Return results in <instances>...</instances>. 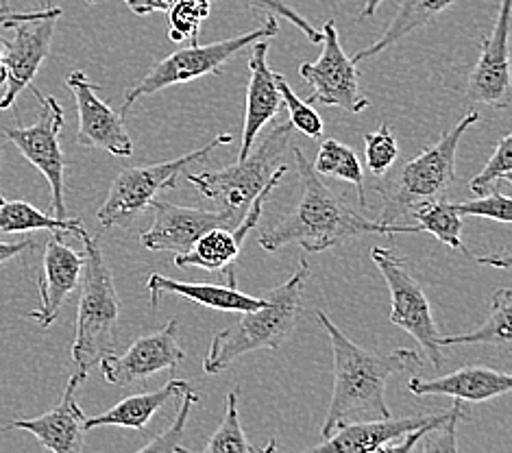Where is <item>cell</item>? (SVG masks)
I'll use <instances>...</instances> for the list:
<instances>
[{
  "mask_svg": "<svg viewBox=\"0 0 512 453\" xmlns=\"http://www.w3.org/2000/svg\"><path fill=\"white\" fill-rule=\"evenodd\" d=\"M382 3H384V0H364V5H362V11H360L358 20L373 18V16H375V11L380 9V5H382Z\"/></svg>",
  "mask_w": 512,
  "mask_h": 453,
  "instance_id": "obj_43",
  "label": "cell"
},
{
  "mask_svg": "<svg viewBox=\"0 0 512 453\" xmlns=\"http://www.w3.org/2000/svg\"><path fill=\"white\" fill-rule=\"evenodd\" d=\"M471 412L458 403L456 412L445 423L425 427L423 436L417 440L410 453H460L458 451V423L469 421Z\"/></svg>",
  "mask_w": 512,
  "mask_h": 453,
  "instance_id": "obj_32",
  "label": "cell"
},
{
  "mask_svg": "<svg viewBox=\"0 0 512 453\" xmlns=\"http://www.w3.org/2000/svg\"><path fill=\"white\" fill-rule=\"evenodd\" d=\"M66 85L77 103V144L114 157H131L133 142L125 129V118L101 99L99 85L92 83L81 70H72L66 77Z\"/></svg>",
  "mask_w": 512,
  "mask_h": 453,
  "instance_id": "obj_14",
  "label": "cell"
},
{
  "mask_svg": "<svg viewBox=\"0 0 512 453\" xmlns=\"http://www.w3.org/2000/svg\"><path fill=\"white\" fill-rule=\"evenodd\" d=\"M85 3H90V5H94V3H99V0H85Z\"/></svg>",
  "mask_w": 512,
  "mask_h": 453,
  "instance_id": "obj_47",
  "label": "cell"
},
{
  "mask_svg": "<svg viewBox=\"0 0 512 453\" xmlns=\"http://www.w3.org/2000/svg\"><path fill=\"white\" fill-rule=\"evenodd\" d=\"M85 382L83 377L72 373L68 379L62 401L35 419H18L7 425V430H22L35 436V440L51 453H83L85 414L77 403V388Z\"/></svg>",
  "mask_w": 512,
  "mask_h": 453,
  "instance_id": "obj_20",
  "label": "cell"
},
{
  "mask_svg": "<svg viewBox=\"0 0 512 453\" xmlns=\"http://www.w3.org/2000/svg\"><path fill=\"white\" fill-rule=\"evenodd\" d=\"M0 231H3V234L53 231V234L81 236L85 227L77 218H57L51 214H44L27 201H9L0 194Z\"/></svg>",
  "mask_w": 512,
  "mask_h": 453,
  "instance_id": "obj_27",
  "label": "cell"
},
{
  "mask_svg": "<svg viewBox=\"0 0 512 453\" xmlns=\"http://www.w3.org/2000/svg\"><path fill=\"white\" fill-rule=\"evenodd\" d=\"M510 3L499 0V11L489 38L467 81V99L475 105L506 109L510 105Z\"/></svg>",
  "mask_w": 512,
  "mask_h": 453,
  "instance_id": "obj_15",
  "label": "cell"
},
{
  "mask_svg": "<svg viewBox=\"0 0 512 453\" xmlns=\"http://www.w3.org/2000/svg\"><path fill=\"white\" fill-rule=\"evenodd\" d=\"M364 157H367V168L375 177H384L399 157V146L395 131L386 122L377 131L364 136Z\"/></svg>",
  "mask_w": 512,
  "mask_h": 453,
  "instance_id": "obj_36",
  "label": "cell"
},
{
  "mask_svg": "<svg viewBox=\"0 0 512 453\" xmlns=\"http://www.w3.org/2000/svg\"><path fill=\"white\" fill-rule=\"evenodd\" d=\"M46 16H62V9L59 7H46V9H38V11H11L7 5H0V27L9 29L14 27L16 22H24V20H38V18H46Z\"/></svg>",
  "mask_w": 512,
  "mask_h": 453,
  "instance_id": "obj_39",
  "label": "cell"
},
{
  "mask_svg": "<svg viewBox=\"0 0 512 453\" xmlns=\"http://www.w3.org/2000/svg\"><path fill=\"white\" fill-rule=\"evenodd\" d=\"M238 3L245 5L247 9H253V11H262V14L266 16H275V18H286L290 24H295V27L306 35V38L312 42V44H321L323 35L321 31L312 27V24L303 18L299 11L292 9L286 0H238Z\"/></svg>",
  "mask_w": 512,
  "mask_h": 453,
  "instance_id": "obj_38",
  "label": "cell"
},
{
  "mask_svg": "<svg viewBox=\"0 0 512 453\" xmlns=\"http://www.w3.org/2000/svg\"><path fill=\"white\" fill-rule=\"evenodd\" d=\"M123 3L133 11L136 16H149L155 11H168L170 7L164 0H123Z\"/></svg>",
  "mask_w": 512,
  "mask_h": 453,
  "instance_id": "obj_42",
  "label": "cell"
},
{
  "mask_svg": "<svg viewBox=\"0 0 512 453\" xmlns=\"http://www.w3.org/2000/svg\"><path fill=\"white\" fill-rule=\"evenodd\" d=\"M371 260L375 262L377 271L382 273L390 292L393 305H390L388 321L419 342L432 366H443L441 329L434 321L428 295L421 288L419 279H414L410 273L406 257L386 247H373Z\"/></svg>",
  "mask_w": 512,
  "mask_h": 453,
  "instance_id": "obj_9",
  "label": "cell"
},
{
  "mask_svg": "<svg viewBox=\"0 0 512 453\" xmlns=\"http://www.w3.org/2000/svg\"><path fill=\"white\" fill-rule=\"evenodd\" d=\"M164 3H166V5H168V7H173V5H175V3H177V0H164Z\"/></svg>",
  "mask_w": 512,
  "mask_h": 453,
  "instance_id": "obj_46",
  "label": "cell"
},
{
  "mask_svg": "<svg viewBox=\"0 0 512 453\" xmlns=\"http://www.w3.org/2000/svg\"><path fill=\"white\" fill-rule=\"evenodd\" d=\"M417 220V227L421 231H428L438 242L447 244V247L462 251L473 260L471 251L462 242V216L454 210V205L447 199H434L419 203L410 212Z\"/></svg>",
  "mask_w": 512,
  "mask_h": 453,
  "instance_id": "obj_29",
  "label": "cell"
},
{
  "mask_svg": "<svg viewBox=\"0 0 512 453\" xmlns=\"http://www.w3.org/2000/svg\"><path fill=\"white\" fill-rule=\"evenodd\" d=\"M199 401V393L197 390H186L184 395L179 397V408H177V416L173 419V423L168 425V430L153 436L149 443H146L140 451L136 453H177L181 447V440H184L186 427L190 421V412L194 408V403Z\"/></svg>",
  "mask_w": 512,
  "mask_h": 453,
  "instance_id": "obj_34",
  "label": "cell"
},
{
  "mask_svg": "<svg viewBox=\"0 0 512 453\" xmlns=\"http://www.w3.org/2000/svg\"><path fill=\"white\" fill-rule=\"evenodd\" d=\"M456 3L458 0H399L397 14L390 20L388 29L382 33V38L373 42L371 46L362 48V51L353 53L351 61L353 64H360V61L373 59L375 55L388 51L390 46H395L397 42L408 38L410 33L421 27H428L430 22L441 18L445 11Z\"/></svg>",
  "mask_w": 512,
  "mask_h": 453,
  "instance_id": "obj_25",
  "label": "cell"
},
{
  "mask_svg": "<svg viewBox=\"0 0 512 453\" xmlns=\"http://www.w3.org/2000/svg\"><path fill=\"white\" fill-rule=\"evenodd\" d=\"M275 83H277L279 94H282V103L288 109V116H290L288 122L292 125V129H297L310 140H321L325 127H323V118L316 114V109L308 101H301L299 96L292 92L286 77L277 75V72H275Z\"/></svg>",
  "mask_w": 512,
  "mask_h": 453,
  "instance_id": "obj_33",
  "label": "cell"
},
{
  "mask_svg": "<svg viewBox=\"0 0 512 453\" xmlns=\"http://www.w3.org/2000/svg\"><path fill=\"white\" fill-rule=\"evenodd\" d=\"M288 175V164H279L271 179H268L266 188L253 199V203L249 205V210L245 212V216L240 218V223L234 229H225V227H214L203 234L192 247L175 255V266L177 268H203V271L210 273H229L234 271V264L238 260V255L245 247V240L251 234L253 227H258L260 218L264 214L266 201L271 199V194L275 192V188L282 183V179Z\"/></svg>",
  "mask_w": 512,
  "mask_h": 453,
  "instance_id": "obj_12",
  "label": "cell"
},
{
  "mask_svg": "<svg viewBox=\"0 0 512 453\" xmlns=\"http://www.w3.org/2000/svg\"><path fill=\"white\" fill-rule=\"evenodd\" d=\"M277 33H279L277 18L266 16L260 27L249 33L234 35V38L203 44V46L199 42H194L188 48L170 53L160 61V64H155L149 72H146V77L138 85H133V88L127 92L123 107H120V116L127 118L131 105L138 99H142V96H151L166 88H173V85L190 83L194 79H201L207 75H223V68L231 59L245 51V48H249L251 44L260 40L275 38Z\"/></svg>",
  "mask_w": 512,
  "mask_h": 453,
  "instance_id": "obj_7",
  "label": "cell"
},
{
  "mask_svg": "<svg viewBox=\"0 0 512 453\" xmlns=\"http://www.w3.org/2000/svg\"><path fill=\"white\" fill-rule=\"evenodd\" d=\"M282 94L277 90L275 72L268 66V42L260 40L251 44L249 57V85H247V109L245 125H242L238 159H245L258 133L282 112Z\"/></svg>",
  "mask_w": 512,
  "mask_h": 453,
  "instance_id": "obj_22",
  "label": "cell"
},
{
  "mask_svg": "<svg viewBox=\"0 0 512 453\" xmlns=\"http://www.w3.org/2000/svg\"><path fill=\"white\" fill-rule=\"evenodd\" d=\"M35 99L40 101V118L29 127H5V138L16 146L51 186V210L57 218H68L66 210V166L70 164L62 151L64 109L55 96H44L33 88Z\"/></svg>",
  "mask_w": 512,
  "mask_h": 453,
  "instance_id": "obj_10",
  "label": "cell"
},
{
  "mask_svg": "<svg viewBox=\"0 0 512 453\" xmlns=\"http://www.w3.org/2000/svg\"><path fill=\"white\" fill-rule=\"evenodd\" d=\"M190 388L192 386L186 382V379H170V382H166L160 390L125 397L123 401H118L116 406L105 410L99 416H85L83 430L90 432L94 427L112 425V427H129V430L146 434V427H149L153 416L160 412L170 399H179Z\"/></svg>",
  "mask_w": 512,
  "mask_h": 453,
  "instance_id": "obj_24",
  "label": "cell"
},
{
  "mask_svg": "<svg viewBox=\"0 0 512 453\" xmlns=\"http://www.w3.org/2000/svg\"><path fill=\"white\" fill-rule=\"evenodd\" d=\"M454 210L460 216H480V218H491L495 223L510 225L512 223V203L508 199V194L502 190H491L482 194V197H475L471 201H460V203H451Z\"/></svg>",
  "mask_w": 512,
  "mask_h": 453,
  "instance_id": "obj_37",
  "label": "cell"
},
{
  "mask_svg": "<svg viewBox=\"0 0 512 453\" xmlns=\"http://www.w3.org/2000/svg\"><path fill=\"white\" fill-rule=\"evenodd\" d=\"M292 131L295 129L290 122H279L266 133L258 149H251L245 159H236V164L221 170L192 173L188 175V181L205 199L214 201L218 212H223L231 227H236L253 199L266 188L268 179L277 168V159L288 149Z\"/></svg>",
  "mask_w": 512,
  "mask_h": 453,
  "instance_id": "obj_6",
  "label": "cell"
},
{
  "mask_svg": "<svg viewBox=\"0 0 512 453\" xmlns=\"http://www.w3.org/2000/svg\"><path fill=\"white\" fill-rule=\"evenodd\" d=\"M292 155H295L299 170L301 199L295 210L286 214L279 223L262 231L258 244L264 251L275 253L290 247V244H299L303 251L321 253L338 247L340 242L367 234L393 236L419 234L421 231L417 225H386L380 220L362 216L325 186V181L321 175H316V170L299 146H292Z\"/></svg>",
  "mask_w": 512,
  "mask_h": 453,
  "instance_id": "obj_1",
  "label": "cell"
},
{
  "mask_svg": "<svg viewBox=\"0 0 512 453\" xmlns=\"http://www.w3.org/2000/svg\"><path fill=\"white\" fill-rule=\"evenodd\" d=\"M310 277L308 260H299V268L282 286L268 290L264 305L242 314L238 323L212 336L210 349L203 358V371L218 375L227 371L242 355L258 349H277L295 332L303 308V288Z\"/></svg>",
  "mask_w": 512,
  "mask_h": 453,
  "instance_id": "obj_3",
  "label": "cell"
},
{
  "mask_svg": "<svg viewBox=\"0 0 512 453\" xmlns=\"http://www.w3.org/2000/svg\"><path fill=\"white\" fill-rule=\"evenodd\" d=\"M312 168L316 170V175L343 179L351 183V186H356L360 210H367L369 199H367V188H364L362 164L351 146L338 142L336 138H327L321 144L319 153H316V162L312 164Z\"/></svg>",
  "mask_w": 512,
  "mask_h": 453,
  "instance_id": "obj_28",
  "label": "cell"
},
{
  "mask_svg": "<svg viewBox=\"0 0 512 453\" xmlns=\"http://www.w3.org/2000/svg\"><path fill=\"white\" fill-rule=\"evenodd\" d=\"M212 0H177V3L170 7V40L173 42H184L192 40L197 42L201 20L210 16Z\"/></svg>",
  "mask_w": 512,
  "mask_h": 453,
  "instance_id": "obj_35",
  "label": "cell"
},
{
  "mask_svg": "<svg viewBox=\"0 0 512 453\" xmlns=\"http://www.w3.org/2000/svg\"><path fill=\"white\" fill-rule=\"evenodd\" d=\"M423 432H425V427H421V430L408 432V434H404V436L397 438V440H390V443L377 447L373 453H410L412 447L417 445V440L423 436Z\"/></svg>",
  "mask_w": 512,
  "mask_h": 453,
  "instance_id": "obj_40",
  "label": "cell"
},
{
  "mask_svg": "<svg viewBox=\"0 0 512 453\" xmlns=\"http://www.w3.org/2000/svg\"><path fill=\"white\" fill-rule=\"evenodd\" d=\"M79 238L83 242L85 262L79 284L72 364L79 377L88 379L92 366L118 349L120 299L99 238H92L88 231H83Z\"/></svg>",
  "mask_w": 512,
  "mask_h": 453,
  "instance_id": "obj_4",
  "label": "cell"
},
{
  "mask_svg": "<svg viewBox=\"0 0 512 453\" xmlns=\"http://www.w3.org/2000/svg\"><path fill=\"white\" fill-rule=\"evenodd\" d=\"M35 247V242L31 238H24L18 242H0V266H5L7 262L14 260V257L22 255L24 251H31Z\"/></svg>",
  "mask_w": 512,
  "mask_h": 453,
  "instance_id": "obj_41",
  "label": "cell"
},
{
  "mask_svg": "<svg viewBox=\"0 0 512 453\" xmlns=\"http://www.w3.org/2000/svg\"><path fill=\"white\" fill-rule=\"evenodd\" d=\"M408 390L417 397H451L456 401L484 403L504 397L512 390V377L484 364H469L443 377L421 379L410 377Z\"/></svg>",
  "mask_w": 512,
  "mask_h": 453,
  "instance_id": "obj_21",
  "label": "cell"
},
{
  "mask_svg": "<svg viewBox=\"0 0 512 453\" xmlns=\"http://www.w3.org/2000/svg\"><path fill=\"white\" fill-rule=\"evenodd\" d=\"M59 16H46L38 20L16 22L14 38L5 42V94L0 96V109H9L16 103L18 96L31 88L35 75H38L42 64L51 53L53 35Z\"/></svg>",
  "mask_w": 512,
  "mask_h": 453,
  "instance_id": "obj_16",
  "label": "cell"
},
{
  "mask_svg": "<svg viewBox=\"0 0 512 453\" xmlns=\"http://www.w3.org/2000/svg\"><path fill=\"white\" fill-rule=\"evenodd\" d=\"M456 401L454 406L436 414H412L404 416V419H377V421H356L338 427L323 443L314 445L310 449H303L299 453H373L377 447H382L390 440H397L408 432L421 430V427H430L436 423H445L451 414L458 408Z\"/></svg>",
  "mask_w": 512,
  "mask_h": 453,
  "instance_id": "obj_18",
  "label": "cell"
},
{
  "mask_svg": "<svg viewBox=\"0 0 512 453\" xmlns=\"http://www.w3.org/2000/svg\"><path fill=\"white\" fill-rule=\"evenodd\" d=\"M480 120L478 112H469L451 127L445 136L399 168V173L377 183L384 199L380 223L395 225L414 207L425 201L443 199L451 183L456 181V153L462 136Z\"/></svg>",
  "mask_w": 512,
  "mask_h": 453,
  "instance_id": "obj_5",
  "label": "cell"
},
{
  "mask_svg": "<svg viewBox=\"0 0 512 453\" xmlns=\"http://www.w3.org/2000/svg\"><path fill=\"white\" fill-rule=\"evenodd\" d=\"M512 181V133L497 142L495 151L489 162L469 181V192L475 197H482V194L495 190L499 183H510Z\"/></svg>",
  "mask_w": 512,
  "mask_h": 453,
  "instance_id": "obj_31",
  "label": "cell"
},
{
  "mask_svg": "<svg viewBox=\"0 0 512 453\" xmlns=\"http://www.w3.org/2000/svg\"><path fill=\"white\" fill-rule=\"evenodd\" d=\"M510 316H512V290L497 288L491 295V310L486 316L484 325L467 334L441 336V347H460V345H491L499 347L504 353H510L512 332H510Z\"/></svg>",
  "mask_w": 512,
  "mask_h": 453,
  "instance_id": "obj_26",
  "label": "cell"
},
{
  "mask_svg": "<svg viewBox=\"0 0 512 453\" xmlns=\"http://www.w3.org/2000/svg\"><path fill=\"white\" fill-rule=\"evenodd\" d=\"M153 225L142 231L140 242L149 251L186 253L194 242L214 227H231L229 218L218 210L181 207L168 201H153Z\"/></svg>",
  "mask_w": 512,
  "mask_h": 453,
  "instance_id": "obj_17",
  "label": "cell"
},
{
  "mask_svg": "<svg viewBox=\"0 0 512 453\" xmlns=\"http://www.w3.org/2000/svg\"><path fill=\"white\" fill-rule=\"evenodd\" d=\"M227 286L216 284H192V281H179L173 277H164L160 273H153L146 281V290H149L151 310L157 308V303L164 295H177L181 299H188L192 303H199L201 308H210L216 312L227 314H245L251 310H258L264 305L262 297H251L238 290L236 286V271H229Z\"/></svg>",
  "mask_w": 512,
  "mask_h": 453,
  "instance_id": "obj_23",
  "label": "cell"
},
{
  "mask_svg": "<svg viewBox=\"0 0 512 453\" xmlns=\"http://www.w3.org/2000/svg\"><path fill=\"white\" fill-rule=\"evenodd\" d=\"M7 79V70H5V42L0 40V85Z\"/></svg>",
  "mask_w": 512,
  "mask_h": 453,
  "instance_id": "obj_44",
  "label": "cell"
},
{
  "mask_svg": "<svg viewBox=\"0 0 512 453\" xmlns=\"http://www.w3.org/2000/svg\"><path fill=\"white\" fill-rule=\"evenodd\" d=\"M177 318L160 329V332L144 334L131 342L123 355L109 353L99 362L103 377L118 388L136 386L162 371H173L179 362L186 360L184 349L177 342Z\"/></svg>",
  "mask_w": 512,
  "mask_h": 453,
  "instance_id": "obj_13",
  "label": "cell"
},
{
  "mask_svg": "<svg viewBox=\"0 0 512 453\" xmlns=\"http://www.w3.org/2000/svg\"><path fill=\"white\" fill-rule=\"evenodd\" d=\"M275 449H277V443H275V440H271V443L262 447L260 453H275Z\"/></svg>",
  "mask_w": 512,
  "mask_h": 453,
  "instance_id": "obj_45",
  "label": "cell"
},
{
  "mask_svg": "<svg viewBox=\"0 0 512 453\" xmlns=\"http://www.w3.org/2000/svg\"><path fill=\"white\" fill-rule=\"evenodd\" d=\"M238 397H240V390H231L227 395V408H225L223 421L218 425L214 436L210 438V443H207L199 453H255L253 445L245 436V430H242L240 425ZM177 453H192V451L179 447Z\"/></svg>",
  "mask_w": 512,
  "mask_h": 453,
  "instance_id": "obj_30",
  "label": "cell"
},
{
  "mask_svg": "<svg viewBox=\"0 0 512 453\" xmlns=\"http://www.w3.org/2000/svg\"><path fill=\"white\" fill-rule=\"evenodd\" d=\"M231 142H234L231 133H221V136H216L214 140L201 146V149H194L177 159H170V162L120 170V175L112 181V188L107 192V199L99 207V212H96L101 227L112 229L131 225L146 207H151L157 194L162 190L177 188V179L181 177V173H186L192 164L210 157V153L218 149V146Z\"/></svg>",
  "mask_w": 512,
  "mask_h": 453,
  "instance_id": "obj_8",
  "label": "cell"
},
{
  "mask_svg": "<svg viewBox=\"0 0 512 453\" xmlns=\"http://www.w3.org/2000/svg\"><path fill=\"white\" fill-rule=\"evenodd\" d=\"M316 321L327 332L334 355V388L321 436L327 438L338 427L356 421L390 419L386 403V386L390 377L421 369V355L412 349H395L393 353H375L349 340L329 321L327 312L316 314Z\"/></svg>",
  "mask_w": 512,
  "mask_h": 453,
  "instance_id": "obj_2",
  "label": "cell"
},
{
  "mask_svg": "<svg viewBox=\"0 0 512 453\" xmlns=\"http://www.w3.org/2000/svg\"><path fill=\"white\" fill-rule=\"evenodd\" d=\"M83 253L70 249L62 234H53L46 240L42 273H40V308L31 310L27 316L33 318L42 329L51 327L66 299L81 284L83 275Z\"/></svg>",
  "mask_w": 512,
  "mask_h": 453,
  "instance_id": "obj_19",
  "label": "cell"
},
{
  "mask_svg": "<svg viewBox=\"0 0 512 453\" xmlns=\"http://www.w3.org/2000/svg\"><path fill=\"white\" fill-rule=\"evenodd\" d=\"M323 53L314 64H299V75L306 81L312 94L308 103H321L327 107L345 109L349 114H360L371 103L360 90L358 64H353L351 57L345 53L340 33L334 20H327L321 31Z\"/></svg>",
  "mask_w": 512,
  "mask_h": 453,
  "instance_id": "obj_11",
  "label": "cell"
}]
</instances>
